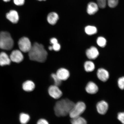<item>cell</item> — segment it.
Instances as JSON below:
<instances>
[{"instance_id":"1","label":"cell","mask_w":124,"mask_h":124,"mask_svg":"<svg viewBox=\"0 0 124 124\" xmlns=\"http://www.w3.org/2000/svg\"><path fill=\"white\" fill-rule=\"evenodd\" d=\"M29 58L32 61L43 63L46 61L48 55L47 51L42 44L35 43L28 52Z\"/></svg>"},{"instance_id":"2","label":"cell","mask_w":124,"mask_h":124,"mask_svg":"<svg viewBox=\"0 0 124 124\" xmlns=\"http://www.w3.org/2000/svg\"><path fill=\"white\" fill-rule=\"evenodd\" d=\"M74 104L73 102L67 99L58 101L54 106L55 115L58 117H62L69 115Z\"/></svg>"},{"instance_id":"3","label":"cell","mask_w":124,"mask_h":124,"mask_svg":"<svg viewBox=\"0 0 124 124\" xmlns=\"http://www.w3.org/2000/svg\"><path fill=\"white\" fill-rule=\"evenodd\" d=\"M14 42L9 32L2 31L0 32V48L3 50H11L13 47Z\"/></svg>"},{"instance_id":"4","label":"cell","mask_w":124,"mask_h":124,"mask_svg":"<svg viewBox=\"0 0 124 124\" xmlns=\"http://www.w3.org/2000/svg\"><path fill=\"white\" fill-rule=\"evenodd\" d=\"M86 105L85 103L81 101L77 102L75 104L70 112L69 115L71 118L80 116L86 110Z\"/></svg>"},{"instance_id":"5","label":"cell","mask_w":124,"mask_h":124,"mask_svg":"<svg viewBox=\"0 0 124 124\" xmlns=\"http://www.w3.org/2000/svg\"><path fill=\"white\" fill-rule=\"evenodd\" d=\"M18 45L20 51L24 53L29 52L32 46L30 40L25 37L20 39L18 41Z\"/></svg>"},{"instance_id":"6","label":"cell","mask_w":124,"mask_h":124,"mask_svg":"<svg viewBox=\"0 0 124 124\" xmlns=\"http://www.w3.org/2000/svg\"><path fill=\"white\" fill-rule=\"evenodd\" d=\"M49 93L54 99H57L62 96V93L58 86L55 85H52L48 89Z\"/></svg>"},{"instance_id":"7","label":"cell","mask_w":124,"mask_h":124,"mask_svg":"<svg viewBox=\"0 0 124 124\" xmlns=\"http://www.w3.org/2000/svg\"><path fill=\"white\" fill-rule=\"evenodd\" d=\"M10 58L11 61L18 63L23 61L24 56L21 51L15 50L11 52Z\"/></svg>"},{"instance_id":"8","label":"cell","mask_w":124,"mask_h":124,"mask_svg":"<svg viewBox=\"0 0 124 124\" xmlns=\"http://www.w3.org/2000/svg\"><path fill=\"white\" fill-rule=\"evenodd\" d=\"M97 4L99 7L104 8L106 7L107 1L108 6L111 8L115 7L118 4L119 0H97Z\"/></svg>"},{"instance_id":"9","label":"cell","mask_w":124,"mask_h":124,"mask_svg":"<svg viewBox=\"0 0 124 124\" xmlns=\"http://www.w3.org/2000/svg\"><path fill=\"white\" fill-rule=\"evenodd\" d=\"M98 112L100 114L104 115L106 114L108 109V105L104 101H101L98 103L96 105Z\"/></svg>"},{"instance_id":"10","label":"cell","mask_w":124,"mask_h":124,"mask_svg":"<svg viewBox=\"0 0 124 124\" xmlns=\"http://www.w3.org/2000/svg\"><path fill=\"white\" fill-rule=\"evenodd\" d=\"M86 55L87 58L90 59L94 60L98 57L99 52L96 47L92 46L86 50Z\"/></svg>"},{"instance_id":"11","label":"cell","mask_w":124,"mask_h":124,"mask_svg":"<svg viewBox=\"0 0 124 124\" xmlns=\"http://www.w3.org/2000/svg\"><path fill=\"white\" fill-rule=\"evenodd\" d=\"M6 17L11 22L14 24H16L18 22L19 16L18 13L16 11L11 10L6 15Z\"/></svg>"},{"instance_id":"12","label":"cell","mask_w":124,"mask_h":124,"mask_svg":"<svg viewBox=\"0 0 124 124\" xmlns=\"http://www.w3.org/2000/svg\"><path fill=\"white\" fill-rule=\"evenodd\" d=\"M97 75L99 79L104 82L106 81L109 77V74L108 71L102 68L98 70Z\"/></svg>"},{"instance_id":"13","label":"cell","mask_w":124,"mask_h":124,"mask_svg":"<svg viewBox=\"0 0 124 124\" xmlns=\"http://www.w3.org/2000/svg\"><path fill=\"white\" fill-rule=\"evenodd\" d=\"M56 74L62 81L67 80L70 75L69 71L64 68H61L58 69Z\"/></svg>"},{"instance_id":"14","label":"cell","mask_w":124,"mask_h":124,"mask_svg":"<svg viewBox=\"0 0 124 124\" xmlns=\"http://www.w3.org/2000/svg\"><path fill=\"white\" fill-rule=\"evenodd\" d=\"M85 89L88 93L94 94L97 92L99 88L97 85L94 82H90L86 85Z\"/></svg>"},{"instance_id":"15","label":"cell","mask_w":124,"mask_h":124,"mask_svg":"<svg viewBox=\"0 0 124 124\" xmlns=\"http://www.w3.org/2000/svg\"><path fill=\"white\" fill-rule=\"evenodd\" d=\"M11 60L7 54L2 52L0 53V66H4L10 65Z\"/></svg>"},{"instance_id":"16","label":"cell","mask_w":124,"mask_h":124,"mask_svg":"<svg viewBox=\"0 0 124 124\" xmlns=\"http://www.w3.org/2000/svg\"><path fill=\"white\" fill-rule=\"evenodd\" d=\"M99 7L97 4L94 2H90L88 4L87 9V13L90 15L94 14L98 11Z\"/></svg>"},{"instance_id":"17","label":"cell","mask_w":124,"mask_h":124,"mask_svg":"<svg viewBox=\"0 0 124 124\" xmlns=\"http://www.w3.org/2000/svg\"><path fill=\"white\" fill-rule=\"evenodd\" d=\"M59 19V16L56 12H51L47 15V21L49 24L52 25H54L56 24Z\"/></svg>"},{"instance_id":"18","label":"cell","mask_w":124,"mask_h":124,"mask_svg":"<svg viewBox=\"0 0 124 124\" xmlns=\"http://www.w3.org/2000/svg\"><path fill=\"white\" fill-rule=\"evenodd\" d=\"M35 84L31 80H27L23 84L22 87L24 91L27 92H31L34 89Z\"/></svg>"},{"instance_id":"19","label":"cell","mask_w":124,"mask_h":124,"mask_svg":"<svg viewBox=\"0 0 124 124\" xmlns=\"http://www.w3.org/2000/svg\"><path fill=\"white\" fill-rule=\"evenodd\" d=\"M85 69L87 72H92L95 69V65L93 62L87 61L85 62L84 65Z\"/></svg>"},{"instance_id":"20","label":"cell","mask_w":124,"mask_h":124,"mask_svg":"<svg viewBox=\"0 0 124 124\" xmlns=\"http://www.w3.org/2000/svg\"><path fill=\"white\" fill-rule=\"evenodd\" d=\"M71 122L72 124H87L86 120L80 116L72 118Z\"/></svg>"},{"instance_id":"21","label":"cell","mask_w":124,"mask_h":124,"mask_svg":"<svg viewBox=\"0 0 124 124\" xmlns=\"http://www.w3.org/2000/svg\"><path fill=\"white\" fill-rule=\"evenodd\" d=\"M85 31L87 34L92 35L97 33V29L96 27L94 26H88L85 27Z\"/></svg>"},{"instance_id":"22","label":"cell","mask_w":124,"mask_h":124,"mask_svg":"<svg viewBox=\"0 0 124 124\" xmlns=\"http://www.w3.org/2000/svg\"><path fill=\"white\" fill-rule=\"evenodd\" d=\"M30 119V117L28 114L22 113L20 115L19 120L21 124H27L29 122Z\"/></svg>"},{"instance_id":"23","label":"cell","mask_w":124,"mask_h":124,"mask_svg":"<svg viewBox=\"0 0 124 124\" xmlns=\"http://www.w3.org/2000/svg\"><path fill=\"white\" fill-rule=\"evenodd\" d=\"M97 42L99 46L104 47L106 45L107 41L106 39L103 37H100L97 39Z\"/></svg>"},{"instance_id":"24","label":"cell","mask_w":124,"mask_h":124,"mask_svg":"<svg viewBox=\"0 0 124 124\" xmlns=\"http://www.w3.org/2000/svg\"><path fill=\"white\" fill-rule=\"evenodd\" d=\"M51 77L54 80V85L59 86L61 85L62 80L57 76L56 74L53 73L51 75Z\"/></svg>"},{"instance_id":"25","label":"cell","mask_w":124,"mask_h":124,"mask_svg":"<svg viewBox=\"0 0 124 124\" xmlns=\"http://www.w3.org/2000/svg\"><path fill=\"white\" fill-rule=\"evenodd\" d=\"M118 85L121 89H124V77L120 78L118 80Z\"/></svg>"},{"instance_id":"26","label":"cell","mask_w":124,"mask_h":124,"mask_svg":"<svg viewBox=\"0 0 124 124\" xmlns=\"http://www.w3.org/2000/svg\"><path fill=\"white\" fill-rule=\"evenodd\" d=\"M53 50L55 51H60L61 49V46L58 42H56L52 44Z\"/></svg>"},{"instance_id":"27","label":"cell","mask_w":124,"mask_h":124,"mask_svg":"<svg viewBox=\"0 0 124 124\" xmlns=\"http://www.w3.org/2000/svg\"><path fill=\"white\" fill-rule=\"evenodd\" d=\"M117 119L123 124H124V112L119 113L117 115Z\"/></svg>"},{"instance_id":"28","label":"cell","mask_w":124,"mask_h":124,"mask_svg":"<svg viewBox=\"0 0 124 124\" xmlns=\"http://www.w3.org/2000/svg\"><path fill=\"white\" fill-rule=\"evenodd\" d=\"M13 1L15 4L18 6L23 5L25 3V0H13Z\"/></svg>"},{"instance_id":"29","label":"cell","mask_w":124,"mask_h":124,"mask_svg":"<svg viewBox=\"0 0 124 124\" xmlns=\"http://www.w3.org/2000/svg\"><path fill=\"white\" fill-rule=\"evenodd\" d=\"M37 124H49L48 122L44 119H40L37 122Z\"/></svg>"},{"instance_id":"30","label":"cell","mask_w":124,"mask_h":124,"mask_svg":"<svg viewBox=\"0 0 124 124\" xmlns=\"http://www.w3.org/2000/svg\"><path fill=\"white\" fill-rule=\"evenodd\" d=\"M49 50H53L52 47V46H49Z\"/></svg>"},{"instance_id":"31","label":"cell","mask_w":124,"mask_h":124,"mask_svg":"<svg viewBox=\"0 0 124 124\" xmlns=\"http://www.w3.org/2000/svg\"><path fill=\"white\" fill-rule=\"evenodd\" d=\"M5 2H9V1H10V0H3Z\"/></svg>"},{"instance_id":"32","label":"cell","mask_w":124,"mask_h":124,"mask_svg":"<svg viewBox=\"0 0 124 124\" xmlns=\"http://www.w3.org/2000/svg\"><path fill=\"white\" fill-rule=\"evenodd\" d=\"M38 0L39 1H46V0Z\"/></svg>"}]
</instances>
